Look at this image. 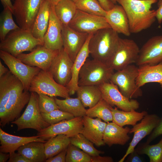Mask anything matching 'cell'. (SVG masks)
<instances>
[{"mask_svg": "<svg viewBox=\"0 0 162 162\" xmlns=\"http://www.w3.org/2000/svg\"><path fill=\"white\" fill-rule=\"evenodd\" d=\"M9 70L0 77V125L2 127L19 118L28 104L31 93Z\"/></svg>", "mask_w": 162, "mask_h": 162, "instance_id": "obj_1", "label": "cell"}, {"mask_svg": "<svg viewBox=\"0 0 162 162\" xmlns=\"http://www.w3.org/2000/svg\"><path fill=\"white\" fill-rule=\"evenodd\" d=\"M158 0H116L127 15L131 33L136 34L150 28L156 19L152 5Z\"/></svg>", "mask_w": 162, "mask_h": 162, "instance_id": "obj_2", "label": "cell"}, {"mask_svg": "<svg viewBox=\"0 0 162 162\" xmlns=\"http://www.w3.org/2000/svg\"><path fill=\"white\" fill-rule=\"evenodd\" d=\"M120 38L111 28L100 29L93 34L88 48L93 59L109 65L118 48Z\"/></svg>", "mask_w": 162, "mask_h": 162, "instance_id": "obj_3", "label": "cell"}, {"mask_svg": "<svg viewBox=\"0 0 162 162\" xmlns=\"http://www.w3.org/2000/svg\"><path fill=\"white\" fill-rule=\"evenodd\" d=\"M43 45V42L35 38L31 31L20 28L12 31L1 41L0 50L16 57L24 52H31L38 46Z\"/></svg>", "mask_w": 162, "mask_h": 162, "instance_id": "obj_4", "label": "cell"}, {"mask_svg": "<svg viewBox=\"0 0 162 162\" xmlns=\"http://www.w3.org/2000/svg\"><path fill=\"white\" fill-rule=\"evenodd\" d=\"M114 70L109 65L94 59L87 58L80 71L79 86H99L109 82Z\"/></svg>", "mask_w": 162, "mask_h": 162, "instance_id": "obj_5", "label": "cell"}, {"mask_svg": "<svg viewBox=\"0 0 162 162\" xmlns=\"http://www.w3.org/2000/svg\"><path fill=\"white\" fill-rule=\"evenodd\" d=\"M27 106L21 116L11 122L16 125L17 130L31 128L40 132L50 125L43 117L38 106V94L30 92Z\"/></svg>", "mask_w": 162, "mask_h": 162, "instance_id": "obj_6", "label": "cell"}, {"mask_svg": "<svg viewBox=\"0 0 162 162\" xmlns=\"http://www.w3.org/2000/svg\"><path fill=\"white\" fill-rule=\"evenodd\" d=\"M138 67L134 64L116 71L112 75L110 81L116 85L121 93L131 99L142 96L140 88L137 86L136 80L138 75Z\"/></svg>", "mask_w": 162, "mask_h": 162, "instance_id": "obj_7", "label": "cell"}, {"mask_svg": "<svg viewBox=\"0 0 162 162\" xmlns=\"http://www.w3.org/2000/svg\"><path fill=\"white\" fill-rule=\"evenodd\" d=\"M29 91L43 94L52 97L64 98L70 97L69 90L66 86L57 83L48 71L41 70L32 79Z\"/></svg>", "mask_w": 162, "mask_h": 162, "instance_id": "obj_8", "label": "cell"}, {"mask_svg": "<svg viewBox=\"0 0 162 162\" xmlns=\"http://www.w3.org/2000/svg\"><path fill=\"white\" fill-rule=\"evenodd\" d=\"M44 0H14L13 14L21 29L31 31L35 18Z\"/></svg>", "mask_w": 162, "mask_h": 162, "instance_id": "obj_9", "label": "cell"}, {"mask_svg": "<svg viewBox=\"0 0 162 162\" xmlns=\"http://www.w3.org/2000/svg\"><path fill=\"white\" fill-rule=\"evenodd\" d=\"M140 50L138 45L133 39L120 38L116 52L109 65L116 71L136 64Z\"/></svg>", "mask_w": 162, "mask_h": 162, "instance_id": "obj_10", "label": "cell"}, {"mask_svg": "<svg viewBox=\"0 0 162 162\" xmlns=\"http://www.w3.org/2000/svg\"><path fill=\"white\" fill-rule=\"evenodd\" d=\"M0 57L10 72L22 83L25 89L29 91L31 82L41 70L38 67L27 65L10 53L0 50Z\"/></svg>", "mask_w": 162, "mask_h": 162, "instance_id": "obj_11", "label": "cell"}, {"mask_svg": "<svg viewBox=\"0 0 162 162\" xmlns=\"http://www.w3.org/2000/svg\"><path fill=\"white\" fill-rule=\"evenodd\" d=\"M68 25L77 31L93 34L98 30L111 28L105 17L90 14L77 9Z\"/></svg>", "mask_w": 162, "mask_h": 162, "instance_id": "obj_12", "label": "cell"}, {"mask_svg": "<svg viewBox=\"0 0 162 162\" xmlns=\"http://www.w3.org/2000/svg\"><path fill=\"white\" fill-rule=\"evenodd\" d=\"M83 128V117H74L51 125L38 132L37 135L44 140H47L59 134H64L70 138L81 133Z\"/></svg>", "mask_w": 162, "mask_h": 162, "instance_id": "obj_13", "label": "cell"}, {"mask_svg": "<svg viewBox=\"0 0 162 162\" xmlns=\"http://www.w3.org/2000/svg\"><path fill=\"white\" fill-rule=\"evenodd\" d=\"M99 86L102 98L112 106H116L126 111L136 110L139 108L140 104L136 100L130 99L124 96L118 86L112 82L110 81Z\"/></svg>", "mask_w": 162, "mask_h": 162, "instance_id": "obj_14", "label": "cell"}, {"mask_svg": "<svg viewBox=\"0 0 162 162\" xmlns=\"http://www.w3.org/2000/svg\"><path fill=\"white\" fill-rule=\"evenodd\" d=\"M60 50H53L43 45L37 46L29 53H22L16 58L28 65L48 71L52 62Z\"/></svg>", "mask_w": 162, "mask_h": 162, "instance_id": "obj_15", "label": "cell"}, {"mask_svg": "<svg viewBox=\"0 0 162 162\" xmlns=\"http://www.w3.org/2000/svg\"><path fill=\"white\" fill-rule=\"evenodd\" d=\"M160 120L159 117L156 114H148L144 116L140 122L136 124L130 129L129 133H134L133 138L125 154L118 162H123L124 161L128 155L134 151L139 142L152 133Z\"/></svg>", "mask_w": 162, "mask_h": 162, "instance_id": "obj_16", "label": "cell"}, {"mask_svg": "<svg viewBox=\"0 0 162 162\" xmlns=\"http://www.w3.org/2000/svg\"><path fill=\"white\" fill-rule=\"evenodd\" d=\"M73 63L63 48L53 60L48 71L57 83L66 86L71 78Z\"/></svg>", "mask_w": 162, "mask_h": 162, "instance_id": "obj_17", "label": "cell"}, {"mask_svg": "<svg viewBox=\"0 0 162 162\" xmlns=\"http://www.w3.org/2000/svg\"><path fill=\"white\" fill-rule=\"evenodd\" d=\"M162 62V35L151 37L140 49L136 63L139 66L145 64H155Z\"/></svg>", "mask_w": 162, "mask_h": 162, "instance_id": "obj_18", "label": "cell"}, {"mask_svg": "<svg viewBox=\"0 0 162 162\" xmlns=\"http://www.w3.org/2000/svg\"><path fill=\"white\" fill-rule=\"evenodd\" d=\"M89 34L77 31L68 25H63V48L73 62L85 44Z\"/></svg>", "mask_w": 162, "mask_h": 162, "instance_id": "obj_19", "label": "cell"}, {"mask_svg": "<svg viewBox=\"0 0 162 162\" xmlns=\"http://www.w3.org/2000/svg\"><path fill=\"white\" fill-rule=\"evenodd\" d=\"M54 7L52 5L51 7L48 26L43 38V46L53 50H60L63 48V24L55 14Z\"/></svg>", "mask_w": 162, "mask_h": 162, "instance_id": "obj_20", "label": "cell"}, {"mask_svg": "<svg viewBox=\"0 0 162 162\" xmlns=\"http://www.w3.org/2000/svg\"><path fill=\"white\" fill-rule=\"evenodd\" d=\"M83 120L81 133L97 146L104 145L103 136L107 123L99 118L94 119L86 115L83 117Z\"/></svg>", "mask_w": 162, "mask_h": 162, "instance_id": "obj_21", "label": "cell"}, {"mask_svg": "<svg viewBox=\"0 0 162 162\" xmlns=\"http://www.w3.org/2000/svg\"><path fill=\"white\" fill-rule=\"evenodd\" d=\"M111 28L118 33L129 36L131 33L128 18L125 11L121 5H115L106 12L105 16Z\"/></svg>", "mask_w": 162, "mask_h": 162, "instance_id": "obj_22", "label": "cell"}, {"mask_svg": "<svg viewBox=\"0 0 162 162\" xmlns=\"http://www.w3.org/2000/svg\"><path fill=\"white\" fill-rule=\"evenodd\" d=\"M40 141L45 143L44 140L39 136H20L8 134L0 128V152L10 154L15 152L20 146L33 141Z\"/></svg>", "mask_w": 162, "mask_h": 162, "instance_id": "obj_23", "label": "cell"}, {"mask_svg": "<svg viewBox=\"0 0 162 162\" xmlns=\"http://www.w3.org/2000/svg\"><path fill=\"white\" fill-rule=\"evenodd\" d=\"M130 130L128 127L124 128L113 122H107L103 134V141L109 147L113 145H124L130 139L128 135Z\"/></svg>", "mask_w": 162, "mask_h": 162, "instance_id": "obj_24", "label": "cell"}, {"mask_svg": "<svg viewBox=\"0 0 162 162\" xmlns=\"http://www.w3.org/2000/svg\"><path fill=\"white\" fill-rule=\"evenodd\" d=\"M136 80L139 88L150 82L159 84L162 90V62L155 64H145L138 66Z\"/></svg>", "mask_w": 162, "mask_h": 162, "instance_id": "obj_25", "label": "cell"}, {"mask_svg": "<svg viewBox=\"0 0 162 162\" xmlns=\"http://www.w3.org/2000/svg\"><path fill=\"white\" fill-rule=\"evenodd\" d=\"M93 34H89L84 45L80 51L74 62L71 71V79L66 86L70 95L74 94L79 86L78 81L80 71L90 54L88 48L89 40Z\"/></svg>", "mask_w": 162, "mask_h": 162, "instance_id": "obj_26", "label": "cell"}, {"mask_svg": "<svg viewBox=\"0 0 162 162\" xmlns=\"http://www.w3.org/2000/svg\"><path fill=\"white\" fill-rule=\"evenodd\" d=\"M52 5L48 0L44 1L35 18L31 31L35 38L43 42L48 26Z\"/></svg>", "mask_w": 162, "mask_h": 162, "instance_id": "obj_27", "label": "cell"}, {"mask_svg": "<svg viewBox=\"0 0 162 162\" xmlns=\"http://www.w3.org/2000/svg\"><path fill=\"white\" fill-rule=\"evenodd\" d=\"M111 111L113 118L112 122L122 127L126 125H131L133 126L148 114L147 112L145 111L139 112L135 110L129 111L119 110L116 106L114 108L112 107Z\"/></svg>", "mask_w": 162, "mask_h": 162, "instance_id": "obj_28", "label": "cell"}, {"mask_svg": "<svg viewBox=\"0 0 162 162\" xmlns=\"http://www.w3.org/2000/svg\"><path fill=\"white\" fill-rule=\"evenodd\" d=\"M76 92L77 97L85 107H92L102 99L101 92L98 86H79Z\"/></svg>", "mask_w": 162, "mask_h": 162, "instance_id": "obj_29", "label": "cell"}, {"mask_svg": "<svg viewBox=\"0 0 162 162\" xmlns=\"http://www.w3.org/2000/svg\"><path fill=\"white\" fill-rule=\"evenodd\" d=\"M17 151L30 162H46L44 142L37 141L31 142L20 146Z\"/></svg>", "mask_w": 162, "mask_h": 162, "instance_id": "obj_30", "label": "cell"}, {"mask_svg": "<svg viewBox=\"0 0 162 162\" xmlns=\"http://www.w3.org/2000/svg\"><path fill=\"white\" fill-rule=\"evenodd\" d=\"M70 143V138L63 134H58L46 140L44 143L46 159L67 148Z\"/></svg>", "mask_w": 162, "mask_h": 162, "instance_id": "obj_31", "label": "cell"}, {"mask_svg": "<svg viewBox=\"0 0 162 162\" xmlns=\"http://www.w3.org/2000/svg\"><path fill=\"white\" fill-rule=\"evenodd\" d=\"M55 14L62 24L68 25L77 10L75 3L70 0H61L54 7Z\"/></svg>", "mask_w": 162, "mask_h": 162, "instance_id": "obj_32", "label": "cell"}, {"mask_svg": "<svg viewBox=\"0 0 162 162\" xmlns=\"http://www.w3.org/2000/svg\"><path fill=\"white\" fill-rule=\"evenodd\" d=\"M54 98L59 109L72 114L74 117H83L86 115V109L78 97H70L63 100Z\"/></svg>", "mask_w": 162, "mask_h": 162, "instance_id": "obj_33", "label": "cell"}, {"mask_svg": "<svg viewBox=\"0 0 162 162\" xmlns=\"http://www.w3.org/2000/svg\"><path fill=\"white\" fill-rule=\"evenodd\" d=\"M112 107L102 98L94 106L86 109V115L99 118L106 122L112 121Z\"/></svg>", "mask_w": 162, "mask_h": 162, "instance_id": "obj_34", "label": "cell"}, {"mask_svg": "<svg viewBox=\"0 0 162 162\" xmlns=\"http://www.w3.org/2000/svg\"><path fill=\"white\" fill-rule=\"evenodd\" d=\"M13 13L8 8H4L0 16V39L4 40L10 31L21 28L14 21L12 16Z\"/></svg>", "mask_w": 162, "mask_h": 162, "instance_id": "obj_35", "label": "cell"}, {"mask_svg": "<svg viewBox=\"0 0 162 162\" xmlns=\"http://www.w3.org/2000/svg\"><path fill=\"white\" fill-rule=\"evenodd\" d=\"M135 149L139 154L147 155L150 162H162V138L156 144L150 145L146 142L140 144Z\"/></svg>", "mask_w": 162, "mask_h": 162, "instance_id": "obj_36", "label": "cell"}, {"mask_svg": "<svg viewBox=\"0 0 162 162\" xmlns=\"http://www.w3.org/2000/svg\"><path fill=\"white\" fill-rule=\"evenodd\" d=\"M70 143L77 147L91 156L103 154L104 151L96 149L93 143L82 134L79 133L70 138Z\"/></svg>", "mask_w": 162, "mask_h": 162, "instance_id": "obj_37", "label": "cell"}, {"mask_svg": "<svg viewBox=\"0 0 162 162\" xmlns=\"http://www.w3.org/2000/svg\"><path fill=\"white\" fill-rule=\"evenodd\" d=\"M75 3L77 9L90 14L105 17L106 13L98 0H78Z\"/></svg>", "mask_w": 162, "mask_h": 162, "instance_id": "obj_38", "label": "cell"}, {"mask_svg": "<svg viewBox=\"0 0 162 162\" xmlns=\"http://www.w3.org/2000/svg\"><path fill=\"white\" fill-rule=\"evenodd\" d=\"M66 162H92V156L70 143L67 148Z\"/></svg>", "mask_w": 162, "mask_h": 162, "instance_id": "obj_39", "label": "cell"}, {"mask_svg": "<svg viewBox=\"0 0 162 162\" xmlns=\"http://www.w3.org/2000/svg\"><path fill=\"white\" fill-rule=\"evenodd\" d=\"M41 114L45 121L50 125L74 117L72 114L60 109L56 110L48 113H41Z\"/></svg>", "mask_w": 162, "mask_h": 162, "instance_id": "obj_40", "label": "cell"}, {"mask_svg": "<svg viewBox=\"0 0 162 162\" xmlns=\"http://www.w3.org/2000/svg\"><path fill=\"white\" fill-rule=\"evenodd\" d=\"M38 106L41 113H48L56 110L59 109L54 97L47 95L38 94Z\"/></svg>", "mask_w": 162, "mask_h": 162, "instance_id": "obj_41", "label": "cell"}, {"mask_svg": "<svg viewBox=\"0 0 162 162\" xmlns=\"http://www.w3.org/2000/svg\"><path fill=\"white\" fill-rule=\"evenodd\" d=\"M162 135V118L157 126L150 134L146 141V143L149 144L152 141L159 136Z\"/></svg>", "mask_w": 162, "mask_h": 162, "instance_id": "obj_42", "label": "cell"}, {"mask_svg": "<svg viewBox=\"0 0 162 162\" xmlns=\"http://www.w3.org/2000/svg\"><path fill=\"white\" fill-rule=\"evenodd\" d=\"M67 148L55 156L46 159V162H65Z\"/></svg>", "mask_w": 162, "mask_h": 162, "instance_id": "obj_43", "label": "cell"}, {"mask_svg": "<svg viewBox=\"0 0 162 162\" xmlns=\"http://www.w3.org/2000/svg\"><path fill=\"white\" fill-rule=\"evenodd\" d=\"M10 154L8 162H30L26 158L18 152H14Z\"/></svg>", "mask_w": 162, "mask_h": 162, "instance_id": "obj_44", "label": "cell"}, {"mask_svg": "<svg viewBox=\"0 0 162 162\" xmlns=\"http://www.w3.org/2000/svg\"><path fill=\"white\" fill-rule=\"evenodd\" d=\"M139 154H138L135 149L133 152L128 155V156L126 161L128 162H142V159L139 156Z\"/></svg>", "mask_w": 162, "mask_h": 162, "instance_id": "obj_45", "label": "cell"}, {"mask_svg": "<svg viewBox=\"0 0 162 162\" xmlns=\"http://www.w3.org/2000/svg\"><path fill=\"white\" fill-rule=\"evenodd\" d=\"M112 158L110 156H101L99 155L92 156V162H113Z\"/></svg>", "mask_w": 162, "mask_h": 162, "instance_id": "obj_46", "label": "cell"}, {"mask_svg": "<svg viewBox=\"0 0 162 162\" xmlns=\"http://www.w3.org/2000/svg\"><path fill=\"white\" fill-rule=\"evenodd\" d=\"M158 8L156 10V18L158 23H162V0H158L157 2Z\"/></svg>", "mask_w": 162, "mask_h": 162, "instance_id": "obj_47", "label": "cell"}, {"mask_svg": "<svg viewBox=\"0 0 162 162\" xmlns=\"http://www.w3.org/2000/svg\"><path fill=\"white\" fill-rule=\"evenodd\" d=\"M98 0L103 8L106 11L112 8L115 5L110 0Z\"/></svg>", "mask_w": 162, "mask_h": 162, "instance_id": "obj_48", "label": "cell"}, {"mask_svg": "<svg viewBox=\"0 0 162 162\" xmlns=\"http://www.w3.org/2000/svg\"><path fill=\"white\" fill-rule=\"evenodd\" d=\"M4 8H8L13 12V4L11 0H0Z\"/></svg>", "mask_w": 162, "mask_h": 162, "instance_id": "obj_49", "label": "cell"}, {"mask_svg": "<svg viewBox=\"0 0 162 162\" xmlns=\"http://www.w3.org/2000/svg\"><path fill=\"white\" fill-rule=\"evenodd\" d=\"M7 153L0 152V162H5L7 161L9 159L10 154Z\"/></svg>", "mask_w": 162, "mask_h": 162, "instance_id": "obj_50", "label": "cell"}, {"mask_svg": "<svg viewBox=\"0 0 162 162\" xmlns=\"http://www.w3.org/2000/svg\"><path fill=\"white\" fill-rule=\"evenodd\" d=\"M9 70L5 67L0 61V77L5 74Z\"/></svg>", "mask_w": 162, "mask_h": 162, "instance_id": "obj_51", "label": "cell"}, {"mask_svg": "<svg viewBox=\"0 0 162 162\" xmlns=\"http://www.w3.org/2000/svg\"><path fill=\"white\" fill-rule=\"evenodd\" d=\"M60 0H48L51 4L54 6Z\"/></svg>", "mask_w": 162, "mask_h": 162, "instance_id": "obj_52", "label": "cell"}, {"mask_svg": "<svg viewBox=\"0 0 162 162\" xmlns=\"http://www.w3.org/2000/svg\"><path fill=\"white\" fill-rule=\"evenodd\" d=\"M113 3L116 4V0H110Z\"/></svg>", "mask_w": 162, "mask_h": 162, "instance_id": "obj_53", "label": "cell"}, {"mask_svg": "<svg viewBox=\"0 0 162 162\" xmlns=\"http://www.w3.org/2000/svg\"><path fill=\"white\" fill-rule=\"evenodd\" d=\"M74 3H76L78 0H70Z\"/></svg>", "mask_w": 162, "mask_h": 162, "instance_id": "obj_54", "label": "cell"}]
</instances>
